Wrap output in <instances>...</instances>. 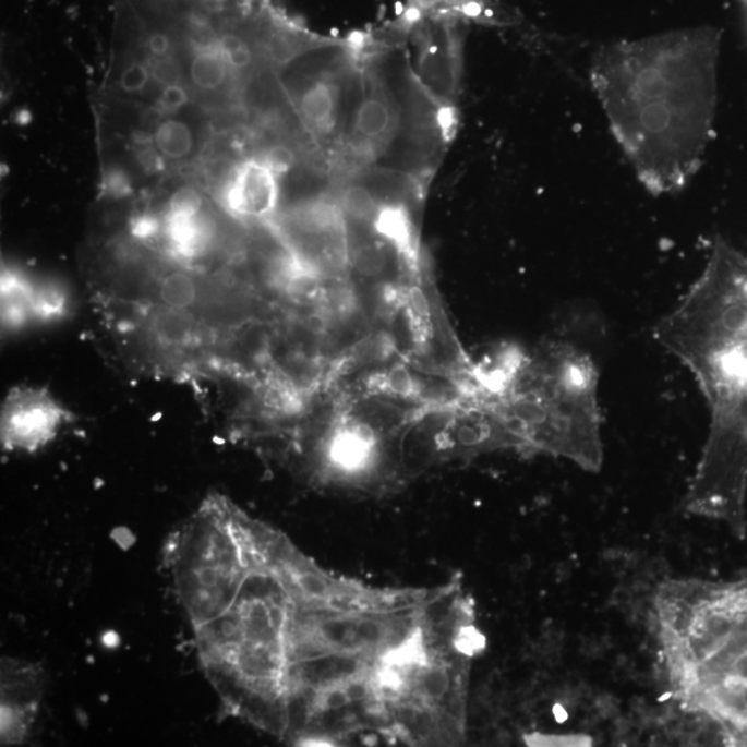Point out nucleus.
Listing matches in <instances>:
<instances>
[{"mask_svg": "<svg viewBox=\"0 0 747 747\" xmlns=\"http://www.w3.org/2000/svg\"><path fill=\"white\" fill-rule=\"evenodd\" d=\"M597 365L568 342L520 358L499 396L498 417L514 447L566 458L598 472L604 462Z\"/></svg>", "mask_w": 747, "mask_h": 747, "instance_id": "obj_6", "label": "nucleus"}, {"mask_svg": "<svg viewBox=\"0 0 747 747\" xmlns=\"http://www.w3.org/2000/svg\"><path fill=\"white\" fill-rule=\"evenodd\" d=\"M195 288L192 278L188 276L172 275L167 277L161 288V298L171 309H182L193 302Z\"/></svg>", "mask_w": 747, "mask_h": 747, "instance_id": "obj_14", "label": "nucleus"}, {"mask_svg": "<svg viewBox=\"0 0 747 747\" xmlns=\"http://www.w3.org/2000/svg\"><path fill=\"white\" fill-rule=\"evenodd\" d=\"M203 210V198L193 188L179 189L169 200L168 213L173 214H200Z\"/></svg>", "mask_w": 747, "mask_h": 747, "instance_id": "obj_15", "label": "nucleus"}, {"mask_svg": "<svg viewBox=\"0 0 747 747\" xmlns=\"http://www.w3.org/2000/svg\"><path fill=\"white\" fill-rule=\"evenodd\" d=\"M2 746L22 745L35 724L44 697L43 668L20 659H2Z\"/></svg>", "mask_w": 747, "mask_h": 747, "instance_id": "obj_8", "label": "nucleus"}, {"mask_svg": "<svg viewBox=\"0 0 747 747\" xmlns=\"http://www.w3.org/2000/svg\"><path fill=\"white\" fill-rule=\"evenodd\" d=\"M529 745H554V746H585L590 745L589 738L576 735H541L528 736Z\"/></svg>", "mask_w": 747, "mask_h": 747, "instance_id": "obj_21", "label": "nucleus"}, {"mask_svg": "<svg viewBox=\"0 0 747 747\" xmlns=\"http://www.w3.org/2000/svg\"><path fill=\"white\" fill-rule=\"evenodd\" d=\"M164 231L174 254L182 257L203 255L213 239V226L201 213H167Z\"/></svg>", "mask_w": 747, "mask_h": 747, "instance_id": "obj_10", "label": "nucleus"}, {"mask_svg": "<svg viewBox=\"0 0 747 747\" xmlns=\"http://www.w3.org/2000/svg\"><path fill=\"white\" fill-rule=\"evenodd\" d=\"M156 147L164 157L182 159L193 149V133L185 123L168 120L159 123L154 135Z\"/></svg>", "mask_w": 747, "mask_h": 747, "instance_id": "obj_12", "label": "nucleus"}, {"mask_svg": "<svg viewBox=\"0 0 747 747\" xmlns=\"http://www.w3.org/2000/svg\"><path fill=\"white\" fill-rule=\"evenodd\" d=\"M721 33L712 25L605 45L590 79L611 131L652 194L678 192L702 165L718 111Z\"/></svg>", "mask_w": 747, "mask_h": 747, "instance_id": "obj_2", "label": "nucleus"}, {"mask_svg": "<svg viewBox=\"0 0 747 747\" xmlns=\"http://www.w3.org/2000/svg\"><path fill=\"white\" fill-rule=\"evenodd\" d=\"M171 36L165 33V31L154 29L152 31V33H149L147 38V48L149 50V53L156 56L157 59L165 58V56H169V51H171Z\"/></svg>", "mask_w": 747, "mask_h": 747, "instance_id": "obj_22", "label": "nucleus"}, {"mask_svg": "<svg viewBox=\"0 0 747 747\" xmlns=\"http://www.w3.org/2000/svg\"><path fill=\"white\" fill-rule=\"evenodd\" d=\"M228 65L216 44L205 46L195 51L192 64H190V76L200 89L215 91L225 84Z\"/></svg>", "mask_w": 747, "mask_h": 747, "instance_id": "obj_11", "label": "nucleus"}, {"mask_svg": "<svg viewBox=\"0 0 747 747\" xmlns=\"http://www.w3.org/2000/svg\"><path fill=\"white\" fill-rule=\"evenodd\" d=\"M738 3L742 10H744V14L746 15L747 20V0H738Z\"/></svg>", "mask_w": 747, "mask_h": 747, "instance_id": "obj_23", "label": "nucleus"}, {"mask_svg": "<svg viewBox=\"0 0 747 747\" xmlns=\"http://www.w3.org/2000/svg\"><path fill=\"white\" fill-rule=\"evenodd\" d=\"M653 607L674 700L726 745L747 746V577L668 581Z\"/></svg>", "mask_w": 747, "mask_h": 747, "instance_id": "obj_4", "label": "nucleus"}, {"mask_svg": "<svg viewBox=\"0 0 747 747\" xmlns=\"http://www.w3.org/2000/svg\"><path fill=\"white\" fill-rule=\"evenodd\" d=\"M216 46L231 69L244 70L254 59L250 44L233 29L224 31L216 39Z\"/></svg>", "mask_w": 747, "mask_h": 747, "instance_id": "obj_13", "label": "nucleus"}, {"mask_svg": "<svg viewBox=\"0 0 747 747\" xmlns=\"http://www.w3.org/2000/svg\"><path fill=\"white\" fill-rule=\"evenodd\" d=\"M483 648L461 585L437 587L419 630L381 674L394 744H462L472 662Z\"/></svg>", "mask_w": 747, "mask_h": 747, "instance_id": "obj_5", "label": "nucleus"}, {"mask_svg": "<svg viewBox=\"0 0 747 747\" xmlns=\"http://www.w3.org/2000/svg\"><path fill=\"white\" fill-rule=\"evenodd\" d=\"M386 388H388L391 394L399 396H410L414 394V384L411 379L409 371L403 368H396L389 371L385 378Z\"/></svg>", "mask_w": 747, "mask_h": 747, "instance_id": "obj_18", "label": "nucleus"}, {"mask_svg": "<svg viewBox=\"0 0 747 747\" xmlns=\"http://www.w3.org/2000/svg\"><path fill=\"white\" fill-rule=\"evenodd\" d=\"M71 414L44 388L19 386L9 391L2 409L4 451L35 453L59 435Z\"/></svg>", "mask_w": 747, "mask_h": 747, "instance_id": "obj_7", "label": "nucleus"}, {"mask_svg": "<svg viewBox=\"0 0 747 747\" xmlns=\"http://www.w3.org/2000/svg\"><path fill=\"white\" fill-rule=\"evenodd\" d=\"M278 200V174L262 158L241 164L224 194L230 214L252 220L269 218L277 208Z\"/></svg>", "mask_w": 747, "mask_h": 747, "instance_id": "obj_9", "label": "nucleus"}, {"mask_svg": "<svg viewBox=\"0 0 747 747\" xmlns=\"http://www.w3.org/2000/svg\"><path fill=\"white\" fill-rule=\"evenodd\" d=\"M152 75L164 87L177 85L180 80L179 64L171 56H165V58H159L157 63L153 65Z\"/></svg>", "mask_w": 747, "mask_h": 747, "instance_id": "obj_17", "label": "nucleus"}, {"mask_svg": "<svg viewBox=\"0 0 747 747\" xmlns=\"http://www.w3.org/2000/svg\"><path fill=\"white\" fill-rule=\"evenodd\" d=\"M103 188L107 195H112V197H125L131 193V182H129L128 174L121 169H111L105 174V182H103Z\"/></svg>", "mask_w": 747, "mask_h": 747, "instance_id": "obj_20", "label": "nucleus"}, {"mask_svg": "<svg viewBox=\"0 0 747 747\" xmlns=\"http://www.w3.org/2000/svg\"><path fill=\"white\" fill-rule=\"evenodd\" d=\"M656 337L697 378L710 410L708 441L685 509L745 538L747 257L719 237L702 275L659 322Z\"/></svg>", "mask_w": 747, "mask_h": 747, "instance_id": "obj_3", "label": "nucleus"}, {"mask_svg": "<svg viewBox=\"0 0 747 747\" xmlns=\"http://www.w3.org/2000/svg\"><path fill=\"white\" fill-rule=\"evenodd\" d=\"M189 95L179 84L165 86L158 106L164 112H173L188 105Z\"/></svg>", "mask_w": 747, "mask_h": 747, "instance_id": "obj_19", "label": "nucleus"}, {"mask_svg": "<svg viewBox=\"0 0 747 747\" xmlns=\"http://www.w3.org/2000/svg\"><path fill=\"white\" fill-rule=\"evenodd\" d=\"M299 551L286 534L210 494L169 535L164 565L200 666L229 718L286 740Z\"/></svg>", "mask_w": 747, "mask_h": 747, "instance_id": "obj_1", "label": "nucleus"}, {"mask_svg": "<svg viewBox=\"0 0 747 747\" xmlns=\"http://www.w3.org/2000/svg\"><path fill=\"white\" fill-rule=\"evenodd\" d=\"M152 71L142 63H132L123 70L120 85L126 93H141L146 89Z\"/></svg>", "mask_w": 747, "mask_h": 747, "instance_id": "obj_16", "label": "nucleus"}]
</instances>
